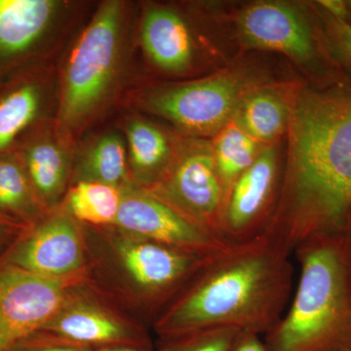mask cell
<instances>
[{"mask_svg":"<svg viewBox=\"0 0 351 351\" xmlns=\"http://www.w3.org/2000/svg\"><path fill=\"white\" fill-rule=\"evenodd\" d=\"M288 152L265 232L291 251L343 232L351 212V73L290 91Z\"/></svg>","mask_w":351,"mask_h":351,"instance_id":"cell-1","label":"cell"},{"mask_svg":"<svg viewBox=\"0 0 351 351\" xmlns=\"http://www.w3.org/2000/svg\"><path fill=\"white\" fill-rule=\"evenodd\" d=\"M293 252L267 232L210 258L163 309L154 328L163 341L232 329L265 336L294 291Z\"/></svg>","mask_w":351,"mask_h":351,"instance_id":"cell-2","label":"cell"},{"mask_svg":"<svg viewBox=\"0 0 351 351\" xmlns=\"http://www.w3.org/2000/svg\"><path fill=\"white\" fill-rule=\"evenodd\" d=\"M299 278L281 319L263 336L269 351L351 350V250L345 232L293 252Z\"/></svg>","mask_w":351,"mask_h":351,"instance_id":"cell-3","label":"cell"},{"mask_svg":"<svg viewBox=\"0 0 351 351\" xmlns=\"http://www.w3.org/2000/svg\"><path fill=\"white\" fill-rule=\"evenodd\" d=\"M122 24L121 4L108 1L78 38L64 69L59 110L62 129L82 125L107 98L119 71Z\"/></svg>","mask_w":351,"mask_h":351,"instance_id":"cell-4","label":"cell"},{"mask_svg":"<svg viewBox=\"0 0 351 351\" xmlns=\"http://www.w3.org/2000/svg\"><path fill=\"white\" fill-rule=\"evenodd\" d=\"M314 10L313 18L291 3L258 1L237 14L235 25L246 47L282 53L308 69L313 82H330L346 71L330 53L315 5Z\"/></svg>","mask_w":351,"mask_h":351,"instance_id":"cell-5","label":"cell"},{"mask_svg":"<svg viewBox=\"0 0 351 351\" xmlns=\"http://www.w3.org/2000/svg\"><path fill=\"white\" fill-rule=\"evenodd\" d=\"M263 85L258 71L235 66L197 82L154 90L145 106L186 133L215 137L234 119L245 99Z\"/></svg>","mask_w":351,"mask_h":351,"instance_id":"cell-6","label":"cell"},{"mask_svg":"<svg viewBox=\"0 0 351 351\" xmlns=\"http://www.w3.org/2000/svg\"><path fill=\"white\" fill-rule=\"evenodd\" d=\"M186 145L180 149L162 179L145 191L193 225L221 239L226 196L215 164L212 144L193 141Z\"/></svg>","mask_w":351,"mask_h":351,"instance_id":"cell-7","label":"cell"},{"mask_svg":"<svg viewBox=\"0 0 351 351\" xmlns=\"http://www.w3.org/2000/svg\"><path fill=\"white\" fill-rule=\"evenodd\" d=\"M112 239L113 262L120 274L138 298L164 309L214 257L126 234Z\"/></svg>","mask_w":351,"mask_h":351,"instance_id":"cell-8","label":"cell"},{"mask_svg":"<svg viewBox=\"0 0 351 351\" xmlns=\"http://www.w3.org/2000/svg\"><path fill=\"white\" fill-rule=\"evenodd\" d=\"M69 278L39 276L13 265L0 269V351L36 334L69 299Z\"/></svg>","mask_w":351,"mask_h":351,"instance_id":"cell-9","label":"cell"},{"mask_svg":"<svg viewBox=\"0 0 351 351\" xmlns=\"http://www.w3.org/2000/svg\"><path fill=\"white\" fill-rule=\"evenodd\" d=\"M114 225L129 237L205 257L218 255L233 244L193 225L145 189L122 193Z\"/></svg>","mask_w":351,"mask_h":351,"instance_id":"cell-10","label":"cell"},{"mask_svg":"<svg viewBox=\"0 0 351 351\" xmlns=\"http://www.w3.org/2000/svg\"><path fill=\"white\" fill-rule=\"evenodd\" d=\"M281 176L276 147L265 145L226 196L221 239L230 243H241L267 230L278 199Z\"/></svg>","mask_w":351,"mask_h":351,"instance_id":"cell-11","label":"cell"},{"mask_svg":"<svg viewBox=\"0 0 351 351\" xmlns=\"http://www.w3.org/2000/svg\"><path fill=\"white\" fill-rule=\"evenodd\" d=\"M36 334L88 350L114 346L152 350L142 330L90 302H66ZM36 335V334H34Z\"/></svg>","mask_w":351,"mask_h":351,"instance_id":"cell-12","label":"cell"},{"mask_svg":"<svg viewBox=\"0 0 351 351\" xmlns=\"http://www.w3.org/2000/svg\"><path fill=\"white\" fill-rule=\"evenodd\" d=\"M61 3L0 0V80L38 64Z\"/></svg>","mask_w":351,"mask_h":351,"instance_id":"cell-13","label":"cell"},{"mask_svg":"<svg viewBox=\"0 0 351 351\" xmlns=\"http://www.w3.org/2000/svg\"><path fill=\"white\" fill-rule=\"evenodd\" d=\"M11 265L52 278L77 276L84 250L75 221L64 214L45 219L16 249Z\"/></svg>","mask_w":351,"mask_h":351,"instance_id":"cell-14","label":"cell"},{"mask_svg":"<svg viewBox=\"0 0 351 351\" xmlns=\"http://www.w3.org/2000/svg\"><path fill=\"white\" fill-rule=\"evenodd\" d=\"M49 86L38 64L0 80V156L11 154L29 132L43 125Z\"/></svg>","mask_w":351,"mask_h":351,"instance_id":"cell-15","label":"cell"},{"mask_svg":"<svg viewBox=\"0 0 351 351\" xmlns=\"http://www.w3.org/2000/svg\"><path fill=\"white\" fill-rule=\"evenodd\" d=\"M34 195L41 206H52L63 195L69 174L68 154L52 140L45 125L29 132L15 147Z\"/></svg>","mask_w":351,"mask_h":351,"instance_id":"cell-16","label":"cell"},{"mask_svg":"<svg viewBox=\"0 0 351 351\" xmlns=\"http://www.w3.org/2000/svg\"><path fill=\"white\" fill-rule=\"evenodd\" d=\"M142 40L147 55L162 71L182 73L193 62V40L181 16L165 7H152L145 14Z\"/></svg>","mask_w":351,"mask_h":351,"instance_id":"cell-17","label":"cell"},{"mask_svg":"<svg viewBox=\"0 0 351 351\" xmlns=\"http://www.w3.org/2000/svg\"><path fill=\"white\" fill-rule=\"evenodd\" d=\"M126 135L134 178L145 189L152 188L170 169L179 151L162 129L147 120H131Z\"/></svg>","mask_w":351,"mask_h":351,"instance_id":"cell-18","label":"cell"},{"mask_svg":"<svg viewBox=\"0 0 351 351\" xmlns=\"http://www.w3.org/2000/svg\"><path fill=\"white\" fill-rule=\"evenodd\" d=\"M290 91L267 84L258 88L241 104L235 121L260 144H274L288 129Z\"/></svg>","mask_w":351,"mask_h":351,"instance_id":"cell-19","label":"cell"},{"mask_svg":"<svg viewBox=\"0 0 351 351\" xmlns=\"http://www.w3.org/2000/svg\"><path fill=\"white\" fill-rule=\"evenodd\" d=\"M211 144L226 199L233 184L255 162L265 145L254 140L234 119L215 136Z\"/></svg>","mask_w":351,"mask_h":351,"instance_id":"cell-20","label":"cell"},{"mask_svg":"<svg viewBox=\"0 0 351 351\" xmlns=\"http://www.w3.org/2000/svg\"><path fill=\"white\" fill-rule=\"evenodd\" d=\"M122 191L98 182L80 181L69 191L68 206L76 219L91 225L114 223Z\"/></svg>","mask_w":351,"mask_h":351,"instance_id":"cell-21","label":"cell"},{"mask_svg":"<svg viewBox=\"0 0 351 351\" xmlns=\"http://www.w3.org/2000/svg\"><path fill=\"white\" fill-rule=\"evenodd\" d=\"M39 206L19 159L13 154L0 156V216L31 219Z\"/></svg>","mask_w":351,"mask_h":351,"instance_id":"cell-22","label":"cell"},{"mask_svg":"<svg viewBox=\"0 0 351 351\" xmlns=\"http://www.w3.org/2000/svg\"><path fill=\"white\" fill-rule=\"evenodd\" d=\"M80 181L98 182L119 188L127 179L125 145L119 136L108 134L87 152Z\"/></svg>","mask_w":351,"mask_h":351,"instance_id":"cell-23","label":"cell"},{"mask_svg":"<svg viewBox=\"0 0 351 351\" xmlns=\"http://www.w3.org/2000/svg\"><path fill=\"white\" fill-rule=\"evenodd\" d=\"M242 332L215 329L163 341L161 351H230Z\"/></svg>","mask_w":351,"mask_h":351,"instance_id":"cell-24","label":"cell"},{"mask_svg":"<svg viewBox=\"0 0 351 351\" xmlns=\"http://www.w3.org/2000/svg\"><path fill=\"white\" fill-rule=\"evenodd\" d=\"M328 48L337 63L351 73V25L337 19L316 5Z\"/></svg>","mask_w":351,"mask_h":351,"instance_id":"cell-25","label":"cell"},{"mask_svg":"<svg viewBox=\"0 0 351 351\" xmlns=\"http://www.w3.org/2000/svg\"><path fill=\"white\" fill-rule=\"evenodd\" d=\"M8 351H91L68 345L36 334L23 339L13 346Z\"/></svg>","mask_w":351,"mask_h":351,"instance_id":"cell-26","label":"cell"},{"mask_svg":"<svg viewBox=\"0 0 351 351\" xmlns=\"http://www.w3.org/2000/svg\"><path fill=\"white\" fill-rule=\"evenodd\" d=\"M230 351H269V348L260 335L241 332Z\"/></svg>","mask_w":351,"mask_h":351,"instance_id":"cell-27","label":"cell"},{"mask_svg":"<svg viewBox=\"0 0 351 351\" xmlns=\"http://www.w3.org/2000/svg\"><path fill=\"white\" fill-rule=\"evenodd\" d=\"M316 5L323 11L337 18V19L346 22L348 17V4L345 0H320L315 2Z\"/></svg>","mask_w":351,"mask_h":351,"instance_id":"cell-28","label":"cell"},{"mask_svg":"<svg viewBox=\"0 0 351 351\" xmlns=\"http://www.w3.org/2000/svg\"><path fill=\"white\" fill-rule=\"evenodd\" d=\"M91 351H161L160 348L158 350H145V348H131V346H114V348H101V350H91Z\"/></svg>","mask_w":351,"mask_h":351,"instance_id":"cell-29","label":"cell"},{"mask_svg":"<svg viewBox=\"0 0 351 351\" xmlns=\"http://www.w3.org/2000/svg\"><path fill=\"white\" fill-rule=\"evenodd\" d=\"M346 239H348V244H350V250H351V212L350 215H348V221H346L345 230Z\"/></svg>","mask_w":351,"mask_h":351,"instance_id":"cell-30","label":"cell"},{"mask_svg":"<svg viewBox=\"0 0 351 351\" xmlns=\"http://www.w3.org/2000/svg\"><path fill=\"white\" fill-rule=\"evenodd\" d=\"M348 20H346V23H348V25H351V0L350 1H348Z\"/></svg>","mask_w":351,"mask_h":351,"instance_id":"cell-31","label":"cell"},{"mask_svg":"<svg viewBox=\"0 0 351 351\" xmlns=\"http://www.w3.org/2000/svg\"><path fill=\"white\" fill-rule=\"evenodd\" d=\"M348 351H351V350H348Z\"/></svg>","mask_w":351,"mask_h":351,"instance_id":"cell-32","label":"cell"}]
</instances>
